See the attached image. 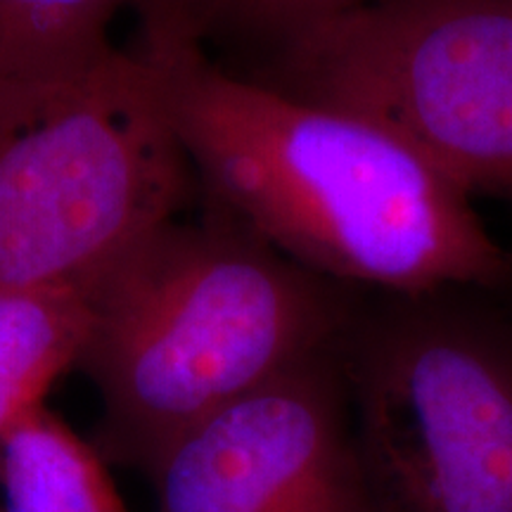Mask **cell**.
Instances as JSON below:
<instances>
[{"mask_svg":"<svg viewBox=\"0 0 512 512\" xmlns=\"http://www.w3.org/2000/svg\"><path fill=\"white\" fill-rule=\"evenodd\" d=\"M166 117L219 204L294 264L361 292H503L512 254L472 197L392 131L226 72L181 24L143 12Z\"/></svg>","mask_w":512,"mask_h":512,"instance_id":"cell-1","label":"cell"},{"mask_svg":"<svg viewBox=\"0 0 512 512\" xmlns=\"http://www.w3.org/2000/svg\"><path fill=\"white\" fill-rule=\"evenodd\" d=\"M86 287L91 330L76 368L100 394L95 448L150 479L197 422L335 349L366 297L209 200L145 230Z\"/></svg>","mask_w":512,"mask_h":512,"instance_id":"cell-2","label":"cell"},{"mask_svg":"<svg viewBox=\"0 0 512 512\" xmlns=\"http://www.w3.org/2000/svg\"><path fill=\"white\" fill-rule=\"evenodd\" d=\"M479 287L366 292L339 342L380 512H512V313Z\"/></svg>","mask_w":512,"mask_h":512,"instance_id":"cell-3","label":"cell"},{"mask_svg":"<svg viewBox=\"0 0 512 512\" xmlns=\"http://www.w3.org/2000/svg\"><path fill=\"white\" fill-rule=\"evenodd\" d=\"M197 197L140 48L76 81L0 83V290L88 283Z\"/></svg>","mask_w":512,"mask_h":512,"instance_id":"cell-4","label":"cell"},{"mask_svg":"<svg viewBox=\"0 0 512 512\" xmlns=\"http://www.w3.org/2000/svg\"><path fill=\"white\" fill-rule=\"evenodd\" d=\"M233 74L361 114L472 200L512 204V0H377Z\"/></svg>","mask_w":512,"mask_h":512,"instance_id":"cell-5","label":"cell"},{"mask_svg":"<svg viewBox=\"0 0 512 512\" xmlns=\"http://www.w3.org/2000/svg\"><path fill=\"white\" fill-rule=\"evenodd\" d=\"M150 482L155 512H380L358 458L339 344L190 427Z\"/></svg>","mask_w":512,"mask_h":512,"instance_id":"cell-6","label":"cell"},{"mask_svg":"<svg viewBox=\"0 0 512 512\" xmlns=\"http://www.w3.org/2000/svg\"><path fill=\"white\" fill-rule=\"evenodd\" d=\"M91 330L83 285L0 290V434L36 408L79 366Z\"/></svg>","mask_w":512,"mask_h":512,"instance_id":"cell-7","label":"cell"},{"mask_svg":"<svg viewBox=\"0 0 512 512\" xmlns=\"http://www.w3.org/2000/svg\"><path fill=\"white\" fill-rule=\"evenodd\" d=\"M3 512H131L107 460L48 406L0 434Z\"/></svg>","mask_w":512,"mask_h":512,"instance_id":"cell-8","label":"cell"},{"mask_svg":"<svg viewBox=\"0 0 512 512\" xmlns=\"http://www.w3.org/2000/svg\"><path fill=\"white\" fill-rule=\"evenodd\" d=\"M145 0H0V83L53 86L117 55L110 29Z\"/></svg>","mask_w":512,"mask_h":512,"instance_id":"cell-9","label":"cell"},{"mask_svg":"<svg viewBox=\"0 0 512 512\" xmlns=\"http://www.w3.org/2000/svg\"><path fill=\"white\" fill-rule=\"evenodd\" d=\"M174 17L211 60L238 72L332 17L377 0H145ZM143 3V5H145Z\"/></svg>","mask_w":512,"mask_h":512,"instance_id":"cell-10","label":"cell"},{"mask_svg":"<svg viewBox=\"0 0 512 512\" xmlns=\"http://www.w3.org/2000/svg\"><path fill=\"white\" fill-rule=\"evenodd\" d=\"M510 287H512V275H510V280H508V285H505V287H503V290H510ZM510 313H512V311H510Z\"/></svg>","mask_w":512,"mask_h":512,"instance_id":"cell-11","label":"cell"}]
</instances>
